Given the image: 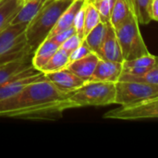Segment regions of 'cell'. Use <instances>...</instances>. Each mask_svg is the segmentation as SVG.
Wrapping results in <instances>:
<instances>
[{"label":"cell","mask_w":158,"mask_h":158,"mask_svg":"<svg viewBox=\"0 0 158 158\" xmlns=\"http://www.w3.org/2000/svg\"><path fill=\"white\" fill-rule=\"evenodd\" d=\"M84 15H85V10L83 6L77 13L73 22V26L76 30V32L83 38H84Z\"/></svg>","instance_id":"28"},{"label":"cell","mask_w":158,"mask_h":158,"mask_svg":"<svg viewBox=\"0 0 158 158\" xmlns=\"http://www.w3.org/2000/svg\"><path fill=\"white\" fill-rule=\"evenodd\" d=\"M23 1H24V0H23Z\"/></svg>","instance_id":"32"},{"label":"cell","mask_w":158,"mask_h":158,"mask_svg":"<svg viewBox=\"0 0 158 158\" xmlns=\"http://www.w3.org/2000/svg\"><path fill=\"white\" fill-rule=\"evenodd\" d=\"M158 61V56H155L151 54L128 60L123 61V69H131V68H140V69H151L155 66Z\"/></svg>","instance_id":"23"},{"label":"cell","mask_w":158,"mask_h":158,"mask_svg":"<svg viewBox=\"0 0 158 158\" xmlns=\"http://www.w3.org/2000/svg\"><path fill=\"white\" fill-rule=\"evenodd\" d=\"M114 29L121 48L124 61L150 54L142 36L139 20L135 11L132 12L120 25Z\"/></svg>","instance_id":"4"},{"label":"cell","mask_w":158,"mask_h":158,"mask_svg":"<svg viewBox=\"0 0 158 158\" xmlns=\"http://www.w3.org/2000/svg\"><path fill=\"white\" fill-rule=\"evenodd\" d=\"M122 71L123 62H114L100 58L89 81H104L116 83L117 81H118Z\"/></svg>","instance_id":"9"},{"label":"cell","mask_w":158,"mask_h":158,"mask_svg":"<svg viewBox=\"0 0 158 158\" xmlns=\"http://www.w3.org/2000/svg\"><path fill=\"white\" fill-rule=\"evenodd\" d=\"M150 17L152 20L158 21V0H152L150 5Z\"/></svg>","instance_id":"30"},{"label":"cell","mask_w":158,"mask_h":158,"mask_svg":"<svg viewBox=\"0 0 158 158\" xmlns=\"http://www.w3.org/2000/svg\"><path fill=\"white\" fill-rule=\"evenodd\" d=\"M116 86L113 82L87 81L69 94L72 108L85 106H105L115 104Z\"/></svg>","instance_id":"3"},{"label":"cell","mask_w":158,"mask_h":158,"mask_svg":"<svg viewBox=\"0 0 158 158\" xmlns=\"http://www.w3.org/2000/svg\"><path fill=\"white\" fill-rule=\"evenodd\" d=\"M83 41H84V38L76 32L73 35H71L69 39H67L63 44H61L59 47L70 54L73 50H75L78 46H80Z\"/></svg>","instance_id":"26"},{"label":"cell","mask_w":158,"mask_h":158,"mask_svg":"<svg viewBox=\"0 0 158 158\" xmlns=\"http://www.w3.org/2000/svg\"><path fill=\"white\" fill-rule=\"evenodd\" d=\"M59 46L60 45L56 44L52 38L44 39L33 53L31 58V64L33 68L42 71L43 68L46 65V63L50 60L54 54L58 50Z\"/></svg>","instance_id":"12"},{"label":"cell","mask_w":158,"mask_h":158,"mask_svg":"<svg viewBox=\"0 0 158 158\" xmlns=\"http://www.w3.org/2000/svg\"><path fill=\"white\" fill-rule=\"evenodd\" d=\"M115 104L119 106H130L145 99L158 96V85L141 81H118L115 83Z\"/></svg>","instance_id":"5"},{"label":"cell","mask_w":158,"mask_h":158,"mask_svg":"<svg viewBox=\"0 0 158 158\" xmlns=\"http://www.w3.org/2000/svg\"><path fill=\"white\" fill-rule=\"evenodd\" d=\"M69 63V53L59 47L58 50L50 58V60L46 63V65L43 68L42 72L45 74V73L63 69L68 66Z\"/></svg>","instance_id":"20"},{"label":"cell","mask_w":158,"mask_h":158,"mask_svg":"<svg viewBox=\"0 0 158 158\" xmlns=\"http://www.w3.org/2000/svg\"><path fill=\"white\" fill-rule=\"evenodd\" d=\"M44 75L45 78L57 89L66 93H71L86 82L66 68L57 71L45 73Z\"/></svg>","instance_id":"8"},{"label":"cell","mask_w":158,"mask_h":158,"mask_svg":"<svg viewBox=\"0 0 158 158\" xmlns=\"http://www.w3.org/2000/svg\"><path fill=\"white\" fill-rule=\"evenodd\" d=\"M73 0H45L44 4L27 25L25 36L33 51L48 37L59 17Z\"/></svg>","instance_id":"2"},{"label":"cell","mask_w":158,"mask_h":158,"mask_svg":"<svg viewBox=\"0 0 158 158\" xmlns=\"http://www.w3.org/2000/svg\"><path fill=\"white\" fill-rule=\"evenodd\" d=\"M31 67H33L31 60H21L0 65V85L20 75Z\"/></svg>","instance_id":"16"},{"label":"cell","mask_w":158,"mask_h":158,"mask_svg":"<svg viewBox=\"0 0 158 158\" xmlns=\"http://www.w3.org/2000/svg\"><path fill=\"white\" fill-rule=\"evenodd\" d=\"M87 1H92V0H87Z\"/></svg>","instance_id":"31"},{"label":"cell","mask_w":158,"mask_h":158,"mask_svg":"<svg viewBox=\"0 0 158 158\" xmlns=\"http://www.w3.org/2000/svg\"><path fill=\"white\" fill-rule=\"evenodd\" d=\"M152 0H133L134 10L139 23L148 24L152 19L150 17V5Z\"/></svg>","instance_id":"24"},{"label":"cell","mask_w":158,"mask_h":158,"mask_svg":"<svg viewBox=\"0 0 158 158\" xmlns=\"http://www.w3.org/2000/svg\"><path fill=\"white\" fill-rule=\"evenodd\" d=\"M74 33H76V30L74 28V26H71L70 28L67 29V30H64L58 33H56V35L52 36V37H49V38H52L56 44H58L59 45L61 44H63L67 39H69L71 35H73Z\"/></svg>","instance_id":"29"},{"label":"cell","mask_w":158,"mask_h":158,"mask_svg":"<svg viewBox=\"0 0 158 158\" xmlns=\"http://www.w3.org/2000/svg\"><path fill=\"white\" fill-rule=\"evenodd\" d=\"M118 81H141L148 84L158 85V61L155 66H153L147 72L141 76L133 77L121 73Z\"/></svg>","instance_id":"22"},{"label":"cell","mask_w":158,"mask_h":158,"mask_svg":"<svg viewBox=\"0 0 158 158\" xmlns=\"http://www.w3.org/2000/svg\"><path fill=\"white\" fill-rule=\"evenodd\" d=\"M44 77V74L42 71L34 69L33 67L28 69L20 75L0 85V101L6 100L16 95L20 91H22L27 85L38 80H41Z\"/></svg>","instance_id":"7"},{"label":"cell","mask_w":158,"mask_h":158,"mask_svg":"<svg viewBox=\"0 0 158 158\" xmlns=\"http://www.w3.org/2000/svg\"><path fill=\"white\" fill-rule=\"evenodd\" d=\"M22 4L23 0H0V32L11 23Z\"/></svg>","instance_id":"18"},{"label":"cell","mask_w":158,"mask_h":158,"mask_svg":"<svg viewBox=\"0 0 158 158\" xmlns=\"http://www.w3.org/2000/svg\"><path fill=\"white\" fill-rule=\"evenodd\" d=\"M45 0H24L21 7L10 24H21L27 26L39 12Z\"/></svg>","instance_id":"15"},{"label":"cell","mask_w":158,"mask_h":158,"mask_svg":"<svg viewBox=\"0 0 158 158\" xmlns=\"http://www.w3.org/2000/svg\"><path fill=\"white\" fill-rule=\"evenodd\" d=\"M85 2L86 0H73L71 4L68 6V8L65 9L64 12L61 14L57 22L56 23L55 27L50 31L47 38L52 37L56 35V33L73 26V22H74V19L76 15L79 12V10L84 6Z\"/></svg>","instance_id":"13"},{"label":"cell","mask_w":158,"mask_h":158,"mask_svg":"<svg viewBox=\"0 0 158 158\" xmlns=\"http://www.w3.org/2000/svg\"><path fill=\"white\" fill-rule=\"evenodd\" d=\"M70 93L57 89L45 75L27 85L16 95L0 101V117L44 119L72 108Z\"/></svg>","instance_id":"1"},{"label":"cell","mask_w":158,"mask_h":158,"mask_svg":"<svg viewBox=\"0 0 158 158\" xmlns=\"http://www.w3.org/2000/svg\"><path fill=\"white\" fill-rule=\"evenodd\" d=\"M99 57L104 60L114 61V62H123V56L121 48L115 31L114 27L108 22L106 33L105 40L99 54Z\"/></svg>","instance_id":"10"},{"label":"cell","mask_w":158,"mask_h":158,"mask_svg":"<svg viewBox=\"0 0 158 158\" xmlns=\"http://www.w3.org/2000/svg\"><path fill=\"white\" fill-rule=\"evenodd\" d=\"M99 60L100 57L96 54L91 53L90 55L81 59L69 62L66 69H68L69 70H70L81 80L87 82L90 81Z\"/></svg>","instance_id":"11"},{"label":"cell","mask_w":158,"mask_h":158,"mask_svg":"<svg viewBox=\"0 0 158 158\" xmlns=\"http://www.w3.org/2000/svg\"><path fill=\"white\" fill-rule=\"evenodd\" d=\"M25 25L9 24L0 32V55L18 44L25 36Z\"/></svg>","instance_id":"14"},{"label":"cell","mask_w":158,"mask_h":158,"mask_svg":"<svg viewBox=\"0 0 158 158\" xmlns=\"http://www.w3.org/2000/svg\"><path fill=\"white\" fill-rule=\"evenodd\" d=\"M134 11L133 0H116L111 12L109 23L116 28L127 19Z\"/></svg>","instance_id":"17"},{"label":"cell","mask_w":158,"mask_h":158,"mask_svg":"<svg viewBox=\"0 0 158 158\" xmlns=\"http://www.w3.org/2000/svg\"><path fill=\"white\" fill-rule=\"evenodd\" d=\"M92 52V50L89 48V46L87 45V44L83 41L82 44L78 46L75 50H73L70 54H69V62L71 61H75L78 59H81L88 55H90Z\"/></svg>","instance_id":"27"},{"label":"cell","mask_w":158,"mask_h":158,"mask_svg":"<svg viewBox=\"0 0 158 158\" xmlns=\"http://www.w3.org/2000/svg\"><path fill=\"white\" fill-rule=\"evenodd\" d=\"M91 2L99 12L102 22L108 23L110 21L111 12L116 0H92Z\"/></svg>","instance_id":"25"},{"label":"cell","mask_w":158,"mask_h":158,"mask_svg":"<svg viewBox=\"0 0 158 158\" xmlns=\"http://www.w3.org/2000/svg\"><path fill=\"white\" fill-rule=\"evenodd\" d=\"M84 37L90 32L94 28H95L102 20L100 18V14L97 11L96 7L91 1H87L84 4Z\"/></svg>","instance_id":"21"},{"label":"cell","mask_w":158,"mask_h":158,"mask_svg":"<svg viewBox=\"0 0 158 158\" xmlns=\"http://www.w3.org/2000/svg\"><path fill=\"white\" fill-rule=\"evenodd\" d=\"M107 23L100 22L95 28H94L90 32H88L84 37V42L87 44L89 48L93 53L96 54L99 56L105 36L106 33Z\"/></svg>","instance_id":"19"},{"label":"cell","mask_w":158,"mask_h":158,"mask_svg":"<svg viewBox=\"0 0 158 158\" xmlns=\"http://www.w3.org/2000/svg\"><path fill=\"white\" fill-rule=\"evenodd\" d=\"M107 119L141 120L148 118H158V96L143 100L141 102L121 106L107 111L104 116Z\"/></svg>","instance_id":"6"}]
</instances>
